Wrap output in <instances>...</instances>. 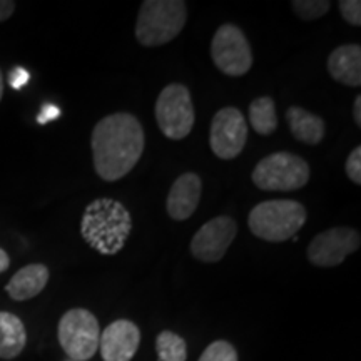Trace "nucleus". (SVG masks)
<instances>
[{
	"label": "nucleus",
	"instance_id": "nucleus-1",
	"mask_svg": "<svg viewBox=\"0 0 361 361\" xmlns=\"http://www.w3.org/2000/svg\"><path fill=\"white\" fill-rule=\"evenodd\" d=\"M144 129L128 112H116L99 121L92 130L94 169L107 183L123 179L135 168L144 152Z\"/></svg>",
	"mask_w": 361,
	"mask_h": 361
},
{
	"label": "nucleus",
	"instance_id": "nucleus-2",
	"mask_svg": "<svg viewBox=\"0 0 361 361\" xmlns=\"http://www.w3.org/2000/svg\"><path fill=\"white\" fill-rule=\"evenodd\" d=\"M133 219L123 202L112 197H99L85 207L80 221V234L89 247L102 256H116L128 243Z\"/></svg>",
	"mask_w": 361,
	"mask_h": 361
},
{
	"label": "nucleus",
	"instance_id": "nucleus-3",
	"mask_svg": "<svg viewBox=\"0 0 361 361\" xmlns=\"http://www.w3.org/2000/svg\"><path fill=\"white\" fill-rule=\"evenodd\" d=\"M306 223V209L295 200H269L256 204L247 216V226L256 238L268 243L293 239Z\"/></svg>",
	"mask_w": 361,
	"mask_h": 361
},
{
	"label": "nucleus",
	"instance_id": "nucleus-4",
	"mask_svg": "<svg viewBox=\"0 0 361 361\" xmlns=\"http://www.w3.org/2000/svg\"><path fill=\"white\" fill-rule=\"evenodd\" d=\"M188 20L183 0H146L139 8L135 39L144 47H157L174 40Z\"/></svg>",
	"mask_w": 361,
	"mask_h": 361
},
{
	"label": "nucleus",
	"instance_id": "nucleus-5",
	"mask_svg": "<svg viewBox=\"0 0 361 361\" xmlns=\"http://www.w3.org/2000/svg\"><path fill=\"white\" fill-rule=\"evenodd\" d=\"M310 164L291 152H274L261 159L252 169L251 179L261 191H298L310 180Z\"/></svg>",
	"mask_w": 361,
	"mask_h": 361
},
{
	"label": "nucleus",
	"instance_id": "nucleus-6",
	"mask_svg": "<svg viewBox=\"0 0 361 361\" xmlns=\"http://www.w3.org/2000/svg\"><path fill=\"white\" fill-rule=\"evenodd\" d=\"M154 116L161 133L171 141L188 137L194 128V104L191 92L183 84H169L156 101Z\"/></svg>",
	"mask_w": 361,
	"mask_h": 361
},
{
	"label": "nucleus",
	"instance_id": "nucleus-7",
	"mask_svg": "<svg viewBox=\"0 0 361 361\" xmlns=\"http://www.w3.org/2000/svg\"><path fill=\"white\" fill-rule=\"evenodd\" d=\"M99 322L84 308L69 310L59 322L57 338L72 361H87L99 350Z\"/></svg>",
	"mask_w": 361,
	"mask_h": 361
},
{
	"label": "nucleus",
	"instance_id": "nucleus-8",
	"mask_svg": "<svg viewBox=\"0 0 361 361\" xmlns=\"http://www.w3.org/2000/svg\"><path fill=\"white\" fill-rule=\"evenodd\" d=\"M211 57L214 66L229 78H241L252 67L251 45L245 32L234 24H223L216 30Z\"/></svg>",
	"mask_w": 361,
	"mask_h": 361
},
{
	"label": "nucleus",
	"instance_id": "nucleus-9",
	"mask_svg": "<svg viewBox=\"0 0 361 361\" xmlns=\"http://www.w3.org/2000/svg\"><path fill=\"white\" fill-rule=\"evenodd\" d=\"M247 141L246 117L236 107H223L211 121L209 146L216 157L231 161L241 154Z\"/></svg>",
	"mask_w": 361,
	"mask_h": 361
},
{
	"label": "nucleus",
	"instance_id": "nucleus-10",
	"mask_svg": "<svg viewBox=\"0 0 361 361\" xmlns=\"http://www.w3.org/2000/svg\"><path fill=\"white\" fill-rule=\"evenodd\" d=\"M360 233L353 228L338 226L323 231L311 239L308 246V259L318 268H335L360 250Z\"/></svg>",
	"mask_w": 361,
	"mask_h": 361
},
{
	"label": "nucleus",
	"instance_id": "nucleus-11",
	"mask_svg": "<svg viewBox=\"0 0 361 361\" xmlns=\"http://www.w3.org/2000/svg\"><path fill=\"white\" fill-rule=\"evenodd\" d=\"M238 234L236 221L218 216L202 224L191 239V255L201 263H218L231 247Z\"/></svg>",
	"mask_w": 361,
	"mask_h": 361
},
{
	"label": "nucleus",
	"instance_id": "nucleus-12",
	"mask_svg": "<svg viewBox=\"0 0 361 361\" xmlns=\"http://www.w3.org/2000/svg\"><path fill=\"white\" fill-rule=\"evenodd\" d=\"M141 343L137 324L129 319H116L99 336V348L104 361H130Z\"/></svg>",
	"mask_w": 361,
	"mask_h": 361
},
{
	"label": "nucleus",
	"instance_id": "nucleus-13",
	"mask_svg": "<svg viewBox=\"0 0 361 361\" xmlns=\"http://www.w3.org/2000/svg\"><path fill=\"white\" fill-rule=\"evenodd\" d=\"M202 180L196 173L180 174L169 189L166 209L174 221H186L194 214L201 201Z\"/></svg>",
	"mask_w": 361,
	"mask_h": 361
},
{
	"label": "nucleus",
	"instance_id": "nucleus-14",
	"mask_svg": "<svg viewBox=\"0 0 361 361\" xmlns=\"http://www.w3.org/2000/svg\"><path fill=\"white\" fill-rule=\"evenodd\" d=\"M326 69L336 82L360 87L361 85V47L358 44H346L329 54Z\"/></svg>",
	"mask_w": 361,
	"mask_h": 361
},
{
	"label": "nucleus",
	"instance_id": "nucleus-15",
	"mask_svg": "<svg viewBox=\"0 0 361 361\" xmlns=\"http://www.w3.org/2000/svg\"><path fill=\"white\" fill-rule=\"evenodd\" d=\"M49 283V269L44 264H29L17 271L7 283V295L16 301H27L44 291Z\"/></svg>",
	"mask_w": 361,
	"mask_h": 361
},
{
	"label": "nucleus",
	"instance_id": "nucleus-16",
	"mask_svg": "<svg viewBox=\"0 0 361 361\" xmlns=\"http://www.w3.org/2000/svg\"><path fill=\"white\" fill-rule=\"evenodd\" d=\"M286 121L296 141L310 144V146H318L324 139V133H326L324 121L303 107L291 106L286 111Z\"/></svg>",
	"mask_w": 361,
	"mask_h": 361
},
{
	"label": "nucleus",
	"instance_id": "nucleus-17",
	"mask_svg": "<svg viewBox=\"0 0 361 361\" xmlns=\"http://www.w3.org/2000/svg\"><path fill=\"white\" fill-rule=\"evenodd\" d=\"M27 333L19 316L0 311V358L13 360L25 348Z\"/></svg>",
	"mask_w": 361,
	"mask_h": 361
},
{
	"label": "nucleus",
	"instance_id": "nucleus-18",
	"mask_svg": "<svg viewBox=\"0 0 361 361\" xmlns=\"http://www.w3.org/2000/svg\"><path fill=\"white\" fill-rule=\"evenodd\" d=\"M247 119H250L251 128L259 135L273 134L278 128L276 106L273 99L268 96L255 99L247 111Z\"/></svg>",
	"mask_w": 361,
	"mask_h": 361
},
{
	"label": "nucleus",
	"instance_id": "nucleus-19",
	"mask_svg": "<svg viewBox=\"0 0 361 361\" xmlns=\"http://www.w3.org/2000/svg\"><path fill=\"white\" fill-rule=\"evenodd\" d=\"M156 351L159 361H186L188 345L173 331H161L156 340Z\"/></svg>",
	"mask_w": 361,
	"mask_h": 361
},
{
	"label": "nucleus",
	"instance_id": "nucleus-20",
	"mask_svg": "<svg viewBox=\"0 0 361 361\" xmlns=\"http://www.w3.org/2000/svg\"><path fill=\"white\" fill-rule=\"evenodd\" d=\"M291 6L296 16L303 20H316L329 11L331 2L329 0H295Z\"/></svg>",
	"mask_w": 361,
	"mask_h": 361
},
{
	"label": "nucleus",
	"instance_id": "nucleus-21",
	"mask_svg": "<svg viewBox=\"0 0 361 361\" xmlns=\"http://www.w3.org/2000/svg\"><path fill=\"white\" fill-rule=\"evenodd\" d=\"M200 361H238V353L231 343L218 340L202 351Z\"/></svg>",
	"mask_w": 361,
	"mask_h": 361
},
{
	"label": "nucleus",
	"instance_id": "nucleus-22",
	"mask_svg": "<svg viewBox=\"0 0 361 361\" xmlns=\"http://www.w3.org/2000/svg\"><path fill=\"white\" fill-rule=\"evenodd\" d=\"M341 17L350 25H361V2L360 0H341L340 2Z\"/></svg>",
	"mask_w": 361,
	"mask_h": 361
},
{
	"label": "nucleus",
	"instance_id": "nucleus-23",
	"mask_svg": "<svg viewBox=\"0 0 361 361\" xmlns=\"http://www.w3.org/2000/svg\"><path fill=\"white\" fill-rule=\"evenodd\" d=\"M345 171L356 186H360L361 184V146H356L353 151H351L348 159H346Z\"/></svg>",
	"mask_w": 361,
	"mask_h": 361
},
{
	"label": "nucleus",
	"instance_id": "nucleus-24",
	"mask_svg": "<svg viewBox=\"0 0 361 361\" xmlns=\"http://www.w3.org/2000/svg\"><path fill=\"white\" fill-rule=\"evenodd\" d=\"M30 75L29 72H27L25 69H22V67H16V69H12L11 75H8V84H11L12 89L19 90L24 87V85L29 82Z\"/></svg>",
	"mask_w": 361,
	"mask_h": 361
},
{
	"label": "nucleus",
	"instance_id": "nucleus-25",
	"mask_svg": "<svg viewBox=\"0 0 361 361\" xmlns=\"http://www.w3.org/2000/svg\"><path fill=\"white\" fill-rule=\"evenodd\" d=\"M59 116H61V109H59L57 106H54V104H45V106L42 107V111H40V114L37 116V123L47 124V123H51V121L57 119Z\"/></svg>",
	"mask_w": 361,
	"mask_h": 361
},
{
	"label": "nucleus",
	"instance_id": "nucleus-26",
	"mask_svg": "<svg viewBox=\"0 0 361 361\" xmlns=\"http://www.w3.org/2000/svg\"><path fill=\"white\" fill-rule=\"evenodd\" d=\"M16 11V4L11 0H0V22L7 20Z\"/></svg>",
	"mask_w": 361,
	"mask_h": 361
},
{
	"label": "nucleus",
	"instance_id": "nucleus-27",
	"mask_svg": "<svg viewBox=\"0 0 361 361\" xmlns=\"http://www.w3.org/2000/svg\"><path fill=\"white\" fill-rule=\"evenodd\" d=\"M353 119L356 126H361V96H356L355 99V106H353Z\"/></svg>",
	"mask_w": 361,
	"mask_h": 361
},
{
	"label": "nucleus",
	"instance_id": "nucleus-28",
	"mask_svg": "<svg viewBox=\"0 0 361 361\" xmlns=\"http://www.w3.org/2000/svg\"><path fill=\"white\" fill-rule=\"evenodd\" d=\"M8 266H11V258H8L7 252L0 247V274H2L4 271H7Z\"/></svg>",
	"mask_w": 361,
	"mask_h": 361
},
{
	"label": "nucleus",
	"instance_id": "nucleus-29",
	"mask_svg": "<svg viewBox=\"0 0 361 361\" xmlns=\"http://www.w3.org/2000/svg\"><path fill=\"white\" fill-rule=\"evenodd\" d=\"M2 96H4V75H2V71H0V101H2Z\"/></svg>",
	"mask_w": 361,
	"mask_h": 361
}]
</instances>
